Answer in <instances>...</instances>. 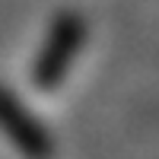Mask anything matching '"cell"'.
I'll list each match as a JSON object with an SVG mask.
<instances>
[{"label": "cell", "instance_id": "cell-2", "mask_svg": "<svg viewBox=\"0 0 159 159\" xmlns=\"http://www.w3.org/2000/svg\"><path fill=\"white\" fill-rule=\"evenodd\" d=\"M0 127L13 137V143L29 156V159H48L51 156V140L38 121L16 102V96L0 89Z\"/></svg>", "mask_w": 159, "mask_h": 159}, {"label": "cell", "instance_id": "cell-1", "mask_svg": "<svg viewBox=\"0 0 159 159\" xmlns=\"http://www.w3.org/2000/svg\"><path fill=\"white\" fill-rule=\"evenodd\" d=\"M83 35H86V25L80 22V16H73V13H67V16H61L54 22L51 38L45 45V54L35 64V83L42 89H54L64 80V70H67L70 57L76 54V45H80Z\"/></svg>", "mask_w": 159, "mask_h": 159}]
</instances>
